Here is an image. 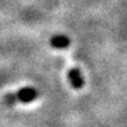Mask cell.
Returning a JSON list of instances; mask_svg holds the SVG:
<instances>
[{
	"label": "cell",
	"mask_w": 127,
	"mask_h": 127,
	"mask_svg": "<svg viewBox=\"0 0 127 127\" xmlns=\"http://www.w3.org/2000/svg\"><path fill=\"white\" fill-rule=\"evenodd\" d=\"M15 94H17L18 101L24 102V104L32 102V101H34V100L38 98V92H36V90L33 88V87H23V88H20Z\"/></svg>",
	"instance_id": "cell-1"
},
{
	"label": "cell",
	"mask_w": 127,
	"mask_h": 127,
	"mask_svg": "<svg viewBox=\"0 0 127 127\" xmlns=\"http://www.w3.org/2000/svg\"><path fill=\"white\" fill-rule=\"evenodd\" d=\"M50 45L55 50H66L71 45V39L65 34H55L51 38Z\"/></svg>",
	"instance_id": "cell-3"
},
{
	"label": "cell",
	"mask_w": 127,
	"mask_h": 127,
	"mask_svg": "<svg viewBox=\"0 0 127 127\" xmlns=\"http://www.w3.org/2000/svg\"><path fill=\"white\" fill-rule=\"evenodd\" d=\"M67 79L71 86L74 88V90H80L84 87V78L81 75V72L80 69L77 67L71 68L67 73Z\"/></svg>",
	"instance_id": "cell-2"
},
{
	"label": "cell",
	"mask_w": 127,
	"mask_h": 127,
	"mask_svg": "<svg viewBox=\"0 0 127 127\" xmlns=\"http://www.w3.org/2000/svg\"><path fill=\"white\" fill-rule=\"evenodd\" d=\"M4 100L8 106H13V105L18 101V98H17V94H15V93H7V94L5 95Z\"/></svg>",
	"instance_id": "cell-4"
}]
</instances>
